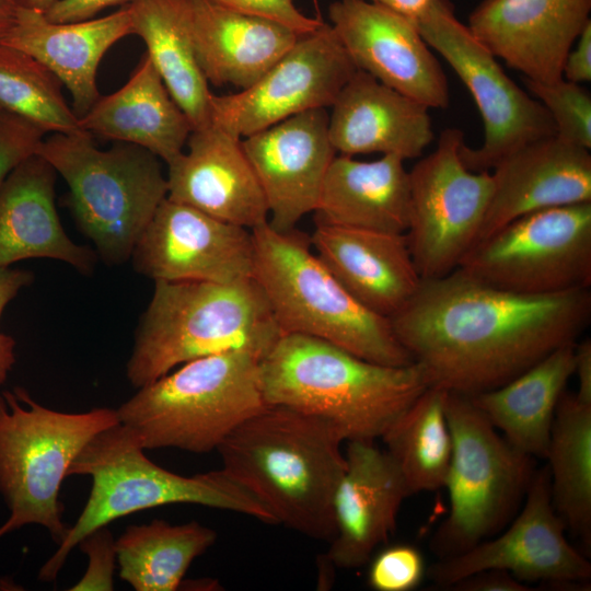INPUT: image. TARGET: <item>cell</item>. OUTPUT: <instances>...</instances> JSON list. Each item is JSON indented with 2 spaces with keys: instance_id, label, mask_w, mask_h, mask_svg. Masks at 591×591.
Masks as SVG:
<instances>
[{
  "instance_id": "obj_1",
  "label": "cell",
  "mask_w": 591,
  "mask_h": 591,
  "mask_svg": "<svg viewBox=\"0 0 591 591\" xmlns=\"http://www.w3.org/2000/svg\"><path fill=\"white\" fill-rule=\"evenodd\" d=\"M590 317L589 289L523 294L456 268L422 279L390 321L430 386L472 396L503 385L576 343Z\"/></svg>"
},
{
  "instance_id": "obj_2",
  "label": "cell",
  "mask_w": 591,
  "mask_h": 591,
  "mask_svg": "<svg viewBox=\"0 0 591 591\" xmlns=\"http://www.w3.org/2000/svg\"><path fill=\"white\" fill-rule=\"evenodd\" d=\"M341 433L323 418L266 405L218 447L221 470L277 524L329 542L333 500L346 467Z\"/></svg>"
},
{
  "instance_id": "obj_3",
  "label": "cell",
  "mask_w": 591,
  "mask_h": 591,
  "mask_svg": "<svg viewBox=\"0 0 591 591\" xmlns=\"http://www.w3.org/2000/svg\"><path fill=\"white\" fill-rule=\"evenodd\" d=\"M268 405L331 422L348 441H374L428 389L424 368L372 362L329 341L281 334L259 360Z\"/></svg>"
},
{
  "instance_id": "obj_4",
  "label": "cell",
  "mask_w": 591,
  "mask_h": 591,
  "mask_svg": "<svg viewBox=\"0 0 591 591\" xmlns=\"http://www.w3.org/2000/svg\"><path fill=\"white\" fill-rule=\"evenodd\" d=\"M136 430L120 421L95 434L71 463L69 475H88L92 487L76 523L38 572L54 581L71 549L89 533L127 514L172 503H192L277 524L270 511L221 468L182 476L144 454Z\"/></svg>"
},
{
  "instance_id": "obj_5",
  "label": "cell",
  "mask_w": 591,
  "mask_h": 591,
  "mask_svg": "<svg viewBox=\"0 0 591 591\" xmlns=\"http://www.w3.org/2000/svg\"><path fill=\"white\" fill-rule=\"evenodd\" d=\"M257 282L154 281L126 367L130 384H149L205 356L244 349L262 357L280 337Z\"/></svg>"
},
{
  "instance_id": "obj_6",
  "label": "cell",
  "mask_w": 591,
  "mask_h": 591,
  "mask_svg": "<svg viewBox=\"0 0 591 591\" xmlns=\"http://www.w3.org/2000/svg\"><path fill=\"white\" fill-rule=\"evenodd\" d=\"M253 279L282 334L329 341L366 360L393 367L413 363L391 321L357 301L313 252L296 228L252 230Z\"/></svg>"
},
{
  "instance_id": "obj_7",
  "label": "cell",
  "mask_w": 591,
  "mask_h": 591,
  "mask_svg": "<svg viewBox=\"0 0 591 591\" xmlns=\"http://www.w3.org/2000/svg\"><path fill=\"white\" fill-rule=\"evenodd\" d=\"M260 357L244 349L197 358L138 389L116 410L143 448L193 453L217 450L244 420L267 404Z\"/></svg>"
},
{
  "instance_id": "obj_8",
  "label": "cell",
  "mask_w": 591,
  "mask_h": 591,
  "mask_svg": "<svg viewBox=\"0 0 591 591\" xmlns=\"http://www.w3.org/2000/svg\"><path fill=\"white\" fill-rule=\"evenodd\" d=\"M36 154L68 185V206L78 229L108 265L129 260L136 243L160 204L167 181L159 158L130 143L99 149L93 137L50 134Z\"/></svg>"
},
{
  "instance_id": "obj_9",
  "label": "cell",
  "mask_w": 591,
  "mask_h": 591,
  "mask_svg": "<svg viewBox=\"0 0 591 591\" xmlns=\"http://www.w3.org/2000/svg\"><path fill=\"white\" fill-rule=\"evenodd\" d=\"M119 422L107 407L65 413L37 403L21 386L0 393V495L9 518L0 538L28 524L44 526L59 545L63 523L59 491L83 447Z\"/></svg>"
},
{
  "instance_id": "obj_10",
  "label": "cell",
  "mask_w": 591,
  "mask_h": 591,
  "mask_svg": "<svg viewBox=\"0 0 591 591\" xmlns=\"http://www.w3.org/2000/svg\"><path fill=\"white\" fill-rule=\"evenodd\" d=\"M453 451L444 483L450 512L433 535L441 558L493 537L512 519L534 476L533 457L512 447L470 396L448 392Z\"/></svg>"
},
{
  "instance_id": "obj_11",
  "label": "cell",
  "mask_w": 591,
  "mask_h": 591,
  "mask_svg": "<svg viewBox=\"0 0 591 591\" xmlns=\"http://www.w3.org/2000/svg\"><path fill=\"white\" fill-rule=\"evenodd\" d=\"M489 286L554 294L591 286V201L533 211L480 239L457 267Z\"/></svg>"
},
{
  "instance_id": "obj_12",
  "label": "cell",
  "mask_w": 591,
  "mask_h": 591,
  "mask_svg": "<svg viewBox=\"0 0 591 591\" xmlns=\"http://www.w3.org/2000/svg\"><path fill=\"white\" fill-rule=\"evenodd\" d=\"M414 23L428 46L462 80L479 111L483 144L471 148L463 143L460 150L468 170L491 171L521 147L556 135L546 108L505 72L497 58L456 18L449 0H433Z\"/></svg>"
},
{
  "instance_id": "obj_13",
  "label": "cell",
  "mask_w": 591,
  "mask_h": 591,
  "mask_svg": "<svg viewBox=\"0 0 591 591\" xmlns=\"http://www.w3.org/2000/svg\"><path fill=\"white\" fill-rule=\"evenodd\" d=\"M459 128L441 131L437 148L409 174V221L405 232L421 279L456 269L477 243L493 194L490 171L468 170Z\"/></svg>"
},
{
  "instance_id": "obj_14",
  "label": "cell",
  "mask_w": 591,
  "mask_h": 591,
  "mask_svg": "<svg viewBox=\"0 0 591 591\" xmlns=\"http://www.w3.org/2000/svg\"><path fill=\"white\" fill-rule=\"evenodd\" d=\"M356 70L331 24L322 22L252 86L211 94V124L243 139L293 115L331 107Z\"/></svg>"
},
{
  "instance_id": "obj_15",
  "label": "cell",
  "mask_w": 591,
  "mask_h": 591,
  "mask_svg": "<svg viewBox=\"0 0 591 591\" xmlns=\"http://www.w3.org/2000/svg\"><path fill=\"white\" fill-rule=\"evenodd\" d=\"M525 503L510 526L464 553L439 559L427 570L429 579L447 589L485 569H501L522 582L582 586L591 578V564L566 537L551 495L547 465L535 471Z\"/></svg>"
},
{
  "instance_id": "obj_16",
  "label": "cell",
  "mask_w": 591,
  "mask_h": 591,
  "mask_svg": "<svg viewBox=\"0 0 591 591\" xmlns=\"http://www.w3.org/2000/svg\"><path fill=\"white\" fill-rule=\"evenodd\" d=\"M130 259L154 281L235 282L253 278L254 239L250 229L166 197Z\"/></svg>"
},
{
  "instance_id": "obj_17",
  "label": "cell",
  "mask_w": 591,
  "mask_h": 591,
  "mask_svg": "<svg viewBox=\"0 0 591 591\" xmlns=\"http://www.w3.org/2000/svg\"><path fill=\"white\" fill-rule=\"evenodd\" d=\"M328 18L357 70L427 105L450 102L447 76L410 19L368 0H337Z\"/></svg>"
},
{
  "instance_id": "obj_18",
  "label": "cell",
  "mask_w": 591,
  "mask_h": 591,
  "mask_svg": "<svg viewBox=\"0 0 591 591\" xmlns=\"http://www.w3.org/2000/svg\"><path fill=\"white\" fill-rule=\"evenodd\" d=\"M263 189L268 223L289 231L314 212L324 177L336 155L326 108L293 115L242 139Z\"/></svg>"
},
{
  "instance_id": "obj_19",
  "label": "cell",
  "mask_w": 591,
  "mask_h": 591,
  "mask_svg": "<svg viewBox=\"0 0 591 591\" xmlns=\"http://www.w3.org/2000/svg\"><path fill=\"white\" fill-rule=\"evenodd\" d=\"M591 0H482L467 27L497 59L523 78L554 82L584 26Z\"/></svg>"
},
{
  "instance_id": "obj_20",
  "label": "cell",
  "mask_w": 591,
  "mask_h": 591,
  "mask_svg": "<svg viewBox=\"0 0 591 591\" xmlns=\"http://www.w3.org/2000/svg\"><path fill=\"white\" fill-rule=\"evenodd\" d=\"M345 459L333 500L335 534L324 563L355 569L366 565L394 532L410 493L392 456L374 441H348Z\"/></svg>"
},
{
  "instance_id": "obj_21",
  "label": "cell",
  "mask_w": 591,
  "mask_h": 591,
  "mask_svg": "<svg viewBox=\"0 0 591 591\" xmlns=\"http://www.w3.org/2000/svg\"><path fill=\"white\" fill-rule=\"evenodd\" d=\"M167 165V198L253 230L268 222L267 202L242 139L210 124L192 130Z\"/></svg>"
},
{
  "instance_id": "obj_22",
  "label": "cell",
  "mask_w": 591,
  "mask_h": 591,
  "mask_svg": "<svg viewBox=\"0 0 591 591\" xmlns=\"http://www.w3.org/2000/svg\"><path fill=\"white\" fill-rule=\"evenodd\" d=\"M490 173L494 187L479 240L520 216L591 201L590 151L557 135L513 151Z\"/></svg>"
},
{
  "instance_id": "obj_23",
  "label": "cell",
  "mask_w": 591,
  "mask_h": 591,
  "mask_svg": "<svg viewBox=\"0 0 591 591\" xmlns=\"http://www.w3.org/2000/svg\"><path fill=\"white\" fill-rule=\"evenodd\" d=\"M132 34L129 9L77 22H53L44 11L20 8L0 43L22 50L49 69L65 85L82 117L100 97L97 69L113 45Z\"/></svg>"
},
{
  "instance_id": "obj_24",
  "label": "cell",
  "mask_w": 591,
  "mask_h": 591,
  "mask_svg": "<svg viewBox=\"0 0 591 591\" xmlns=\"http://www.w3.org/2000/svg\"><path fill=\"white\" fill-rule=\"evenodd\" d=\"M310 242L341 286L378 315L391 318L419 289L405 233L316 223Z\"/></svg>"
},
{
  "instance_id": "obj_25",
  "label": "cell",
  "mask_w": 591,
  "mask_h": 591,
  "mask_svg": "<svg viewBox=\"0 0 591 591\" xmlns=\"http://www.w3.org/2000/svg\"><path fill=\"white\" fill-rule=\"evenodd\" d=\"M331 107L328 135L339 154L415 159L434 139L427 105L361 70H356Z\"/></svg>"
},
{
  "instance_id": "obj_26",
  "label": "cell",
  "mask_w": 591,
  "mask_h": 591,
  "mask_svg": "<svg viewBox=\"0 0 591 591\" xmlns=\"http://www.w3.org/2000/svg\"><path fill=\"white\" fill-rule=\"evenodd\" d=\"M56 172L40 155L19 164L0 189V267L30 258H51L83 275L97 254L65 232L55 205Z\"/></svg>"
},
{
  "instance_id": "obj_27",
  "label": "cell",
  "mask_w": 591,
  "mask_h": 591,
  "mask_svg": "<svg viewBox=\"0 0 591 591\" xmlns=\"http://www.w3.org/2000/svg\"><path fill=\"white\" fill-rule=\"evenodd\" d=\"M199 67L216 86H252L301 36L264 18L190 0Z\"/></svg>"
},
{
  "instance_id": "obj_28",
  "label": "cell",
  "mask_w": 591,
  "mask_h": 591,
  "mask_svg": "<svg viewBox=\"0 0 591 591\" xmlns=\"http://www.w3.org/2000/svg\"><path fill=\"white\" fill-rule=\"evenodd\" d=\"M80 126L92 137L139 146L166 164L184 151L193 130L147 55L121 88L100 95Z\"/></svg>"
},
{
  "instance_id": "obj_29",
  "label": "cell",
  "mask_w": 591,
  "mask_h": 591,
  "mask_svg": "<svg viewBox=\"0 0 591 591\" xmlns=\"http://www.w3.org/2000/svg\"><path fill=\"white\" fill-rule=\"evenodd\" d=\"M394 154L373 161L335 155L314 210L316 222L405 233L409 221V174Z\"/></svg>"
},
{
  "instance_id": "obj_30",
  "label": "cell",
  "mask_w": 591,
  "mask_h": 591,
  "mask_svg": "<svg viewBox=\"0 0 591 591\" xmlns=\"http://www.w3.org/2000/svg\"><path fill=\"white\" fill-rule=\"evenodd\" d=\"M576 343L554 350L503 385L470 396L512 447L533 459H546L555 410L573 375Z\"/></svg>"
},
{
  "instance_id": "obj_31",
  "label": "cell",
  "mask_w": 591,
  "mask_h": 591,
  "mask_svg": "<svg viewBox=\"0 0 591 591\" xmlns=\"http://www.w3.org/2000/svg\"><path fill=\"white\" fill-rule=\"evenodd\" d=\"M127 7L132 34L144 43L146 55L193 130L210 125L212 93L196 55L190 0H138Z\"/></svg>"
},
{
  "instance_id": "obj_32",
  "label": "cell",
  "mask_w": 591,
  "mask_h": 591,
  "mask_svg": "<svg viewBox=\"0 0 591 591\" xmlns=\"http://www.w3.org/2000/svg\"><path fill=\"white\" fill-rule=\"evenodd\" d=\"M553 506L566 531L591 546V404L563 392L546 454Z\"/></svg>"
},
{
  "instance_id": "obj_33",
  "label": "cell",
  "mask_w": 591,
  "mask_h": 591,
  "mask_svg": "<svg viewBox=\"0 0 591 591\" xmlns=\"http://www.w3.org/2000/svg\"><path fill=\"white\" fill-rule=\"evenodd\" d=\"M216 540L212 529L196 521L129 525L115 541L119 577L137 591H175L193 560Z\"/></svg>"
},
{
  "instance_id": "obj_34",
  "label": "cell",
  "mask_w": 591,
  "mask_h": 591,
  "mask_svg": "<svg viewBox=\"0 0 591 591\" xmlns=\"http://www.w3.org/2000/svg\"><path fill=\"white\" fill-rule=\"evenodd\" d=\"M447 394L428 387L381 437L410 495L444 487L453 451Z\"/></svg>"
},
{
  "instance_id": "obj_35",
  "label": "cell",
  "mask_w": 591,
  "mask_h": 591,
  "mask_svg": "<svg viewBox=\"0 0 591 591\" xmlns=\"http://www.w3.org/2000/svg\"><path fill=\"white\" fill-rule=\"evenodd\" d=\"M0 108L45 134L84 131L58 78L28 54L1 43Z\"/></svg>"
},
{
  "instance_id": "obj_36",
  "label": "cell",
  "mask_w": 591,
  "mask_h": 591,
  "mask_svg": "<svg viewBox=\"0 0 591 591\" xmlns=\"http://www.w3.org/2000/svg\"><path fill=\"white\" fill-rule=\"evenodd\" d=\"M528 91L551 115L556 135L578 147L591 148V95L581 84L564 78L537 82L522 78Z\"/></svg>"
},
{
  "instance_id": "obj_37",
  "label": "cell",
  "mask_w": 591,
  "mask_h": 591,
  "mask_svg": "<svg viewBox=\"0 0 591 591\" xmlns=\"http://www.w3.org/2000/svg\"><path fill=\"white\" fill-rule=\"evenodd\" d=\"M369 561L367 581L375 591H412L427 573L422 553L412 544L390 545Z\"/></svg>"
},
{
  "instance_id": "obj_38",
  "label": "cell",
  "mask_w": 591,
  "mask_h": 591,
  "mask_svg": "<svg viewBox=\"0 0 591 591\" xmlns=\"http://www.w3.org/2000/svg\"><path fill=\"white\" fill-rule=\"evenodd\" d=\"M45 135L28 121L0 108V189L19 164L36 154Z\"/></svg>"
},
{
  "instance_id": "obj_39",
  "label": "cell",
  "mask_w": 591,
  "mask_h": 591,
  "mask_svg": "<svg viewBox=\"0 0 591 591\" xmlns=\"http://www.w3.org/2000/svg\"><path fill=\"white\" fill-rule=\"evenodd\" d=\"M78 546L89 558V566L83 577L70 588V591L113 590L115 569V540L107 526H102L85 535Z\"/></svg>"
},
{
  "instance_id": "obj_40",
  "label": "cell",
  "mask_w": 591,
  "mask_h": 591,
  "mask_svg": "<svg viewBox=\"0 0 591 591\" xmlns=\"http://www.w3.org/2000/svg\"><path fill=\"white\" fill-rule=\"evenodd\" d=\"M239 11L280 23L300 35L315 31L323 20L302 13L293 0H208Z\"/></svg>"
},
{
  "instance_id": "obj_41",
  "label": "cell",
  "mask_w": 591,
  "mask_h": 591,
  "mask_svg": "<svg viewBox=\"0 0 591 591\" xmlns=\"http://www.w3.org/2000/svg\"><path fill=\"white\" fill-rule=\"evenodd\" d=\"M34 276L28 270L0 267V320L7 305L25 287L30 286ZM15 363V340L0 331V385H2Z\"/></svg>"
},
{
  "instance_id": "obj_42",
  "label": "cell",
  "mask_w": 591,
  "mask_h": 591,
  "mask_svg": "<svg viewBox=\"0 0 591 591\" xmlns=\"http://www.w3.org/2000/svg\"><path fill=\"white\" fill-rule=\"evenodd\" d=\"M445 590L453 591H530L524 582L501 569H485L466 576Z\"/></svg>"
},
{
  "instance_id": "obj_43",
  "label": "cell",
  "mask_w": 591,
  "mask_h": 591,
  "mask_svg": "<svg viewBox=\"0 0 591 591\" xmlns=\"http://www.w3.org/2000/svg\"><path fill=\"white\" fill-rule=\"evenodd\" d=\"M138 0H57L45 14L53 22H77L95 18L111 7L127 5Z\"/></svg>"
},
{
  "instance_id": "obj_44",
  "label": "cell",
  "mask_w": 591,
  "mask_h": 591,
  "mask_svg": "<svg viewBox=\"0 0 591 591\" xmlns=\"http://www.w3.org/2000/svg\"><path fill=\"white\" fill-rule=\"evenodd\" d=\"M575 48L566 56L563 66V78L575 82L591 81V21L584 26L577 38Z\"/></svg>"
},
{
  "instance_id": "obj_45",
  "label": "cell",
  "mask_w": 591,
  "mask_h": 591,
  "mask_svg": "<svg viewBox=\"0 0 591 591\" xmlns=\"http://www.w3.org/2000/svg\"><path fill=\"white\" fill-rule=\"evenodd\" d=\"M573 374L578 378L577 398L591 404V340L586 338L575 344Z\"/></svg>"
},
{
  "instance_id": "obj_46",
  "label": "cell",
  "mask_w": 591,
  "mask_h": 591,
  "mask_svg": "<svg viewBox=\"0 0 591 591\" xmlns=\"http://www.w3.org/2000/svg\"><path fill=\"white\" fill-rule=\"evenodd\" d=\"M370 2L391 9L412 21L420 18L431 5L433 0H368Z\"/></svg>"
},
{
  "instance_id": "obj_47",
  "label": "cell",
  "mask_w": 591,
  "mask_h": 591,
  "mask_svg": "<svg viewBox=\"0 0 591 591\" xmlns=\"http://www.w3.org/2000/svg\"><path fill=\"white\" fill-rule=\"evenodd\" d=\"M27 5V0H0V39L12 26L20 8Z\"/></svg>"
},
{
  "instance_id": "obj_48",
  "label": "cell",
  "mask_w": 591,
  "mask_h": 591,
  "mask_svg": "<svg viewBox=\"0 0 591 591\" xmlns=\"http://www.w3.org/2000/svg\"><path fill=\"white\" fill-rule=\"evenodd\" d=\"M57 0H27V5L40 11H47Z\"/></svg>"
}]
</instances>
